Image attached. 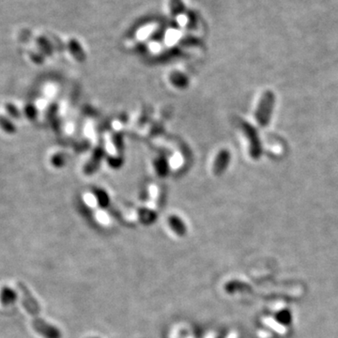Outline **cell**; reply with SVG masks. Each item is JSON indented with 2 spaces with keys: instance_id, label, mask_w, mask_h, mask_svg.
I'll list each match as a JSON object with an SVG mask.
<instances>
[{
  "instance_id": "cell-6",
  "label": "cell",
  "mask_w": 338,
  "mask_h": 338,
  "mask_svg": "<svg viewBox=\"0 0 338 338\" xmlns=\"http://www.w3.org/2000/svg\"><path fill=\"white\" fill-rule=\"evenodd\" d=\"M37 44L39 47V51L42 55L45 56H51L54 52V46L51 41L44 36H40L37 38Z\"/></svg>"
},
{
  "instance_id": "cell-1",
  "label": "cell",
  "mask_w": 338,
  "mask_h": 338,
  "mask_svg": "<svg viewBox=\"0 0 338 338\" xmlns=\"http://www.w3.org/2000/svg\"><path fill=\"white\" fill-rule=\"evenodd\" d=\"M19 290L22 293V304L25 310L31 315L33 319V326L36 332H38L40 336L44 338H60L61 334L59 330L54 325L45 322L40 318L39 304L36 299L33 297L31 292L27 290L24 284H19Z\"/></svg>"
},
{
  "instance_id": "cell-2",
  "label": "cell",
  "mask_w": 338,
  "mask_h": 338,
  "mask_svg": "<svg viewBox=\"0 0 338 338\" xmlns=\"http://www.w3.org/2000/svg\"><path fill=\"white\" fill-rule=\"evenodd\" d=\"M274 103L275 96L274 92L271 90L266 91L261 97L260 103L256 112V119L260 126L265 127L269 124L274 110Z\"/></svg>"
},
{
  "instance_id": "cell-11",
  "label": "cell",
  "mask_w": 338,
  "mask_h": 338,
  "mask_svg": "<svg viewBox=\"0 0 338 338\" xmlns=\"http://www.w3.org/2000/svg\"><path fill=\"white\" fill-rule=\"evenodd\" d=\"M5 109L8 115L13 118V119H19L21 117V112L16 105L11 104V103H7L5 105Z\"/></svg>"
},
{
  "instance_id": "cell-8",
  "label": "cell",
  "mask_w": 338,
  "mask_h": 338,
  "mask_svg": "<svg viewBox=\"0 0 338 338\" xmlns=\"http://www.w3.org/2000/svg\"><path fill=\"white\" fill-rule=\"evenodd\" d=\"M0 128L8 135L16 133V125L8 118L0 115Z\"/></svg>"
},
{
  "instance_id": "cell-12",
  "label": "cell",
  "mask_w": 338,
  "mask_h": 338,
  "mask_svg": "<svg viewBox=\"0 0 338 338\" xmlns=\"http://www.w3.org/2000/svg\"><path fill=\"white\" fill-rule=\"evenodd\" d=\"M30 58L35 64L40 65L44 62L45 56L42 55L40 51H32L30 53Z\"/></svg>"
},
{
  "instance_id": "cell-9",
  "label": "cell",
  "mask_w": 338,
  "mask_h": 338,
  "mask_svg": "<svg viewBox=\"0 0 338 338\" xmlns=\"http://www.w3.org/2000/svg\"><path fill=\"white\" fill-rule=\"evenodd\" d=\"M169 223H170V225L172 226V228L177 232V234L178 235H183L185 233V227H184V225L182 224V222L177 219V217L176 216H171L170 219H169Z\"/></svg>"
},
{
  "instance_id": "cell-7",
  "label": "cell",
  "mask_w": 338,
  "mask_h": 338,
  "mask_svg": "<svg viewBox=\"0 0 338 338\" xmlns=\"http://www.w3.org/2000/svg\"><path fill=\"white\" fill-rule=\"evenodd\" d=\"M68 48L71 54L73 55L78 61H83L85 59L84 50L81 47L80 43L76 40H71L68 43Z\"/></svg>"
},
{
  "instance_id": "cell-4",
  "label": "cell",
  "mask_w": 338,
  "mask_h": 338,
  "mask_svg": "<svg viewBox=\"0 0 338 338\" xmlns=\"http://www.w3.org/2000/svg\"><path fill=\"white\" fill-rule=\"evenodd\" d=\"M18 294L16 291L9 288L3 287L0 290V304L3 306H8L16 303Z\"/></svg>"
},
{
  "instance_id": "cell-13",
  "label": "cell",
  "mask_w": 338,
  "mask_h": 338,
  "mask_svg": "<svg viewBox=\"0 0 338 338\" xmlns=\"http://www.w3.org/2000/svg\"><path fill=\"white\" fill-rule=\"evenodd\" d=\"M51 163L56 168H61V167L64 166V156L62 154H56L51 158Z\"/></svg>"
},
{
  "instance_id": "cell-5",
  "label": "cell",
  "mask_w": 338,
  "mask_h": 338,
  "mask_svg": "<svg viewBox=\"0 0 338 338\" xmlns=\"http://www.w3.org/2000/svg\"><path fill=\"white\" fill-rule=\"evenodd\" d=\"M229 158H230V155L226 151H223L219 153L217 159L214 163V168H213V172L215 175H220L223 173V171L226 169L228 165Z\"/></svg>"
},
{
  "instance_id": "cell-10",
  "label": "cell",
  "mask_w": 338,
  "mask_h": 338,
  "mask_svg": "<svg viewBox=\"0 0 338 338\" xmlns=\"http://www.w3.org/2000/svg\"><path fill=\"white\" fill-rule=\"evenodd\" d=\"M38 109L35 105L33 104H28L25 105L24 108V113L25 117L29 120V121H34L36 120V118L38 117Z\"/></svg>"
},
{
  "instance_id": "cell-3",
  "label": "cell",
  "mask_w": 338,
  "mask_h": 338,
  "mask_svg": "<svg viewBox=\"0 0 338 338\" xmlns=\"http://www.w3.org/2000/svg\"><path fill=\"white\" fill-rule=\"evenodd\" d=\"M242 129L247 138L249 139L250 154L253 157V159L258 160L262 154V147L260 144L258 132L253 126H251L250 124L245 123V122L242 125Z\"/></svg>"
}]
</instances>
